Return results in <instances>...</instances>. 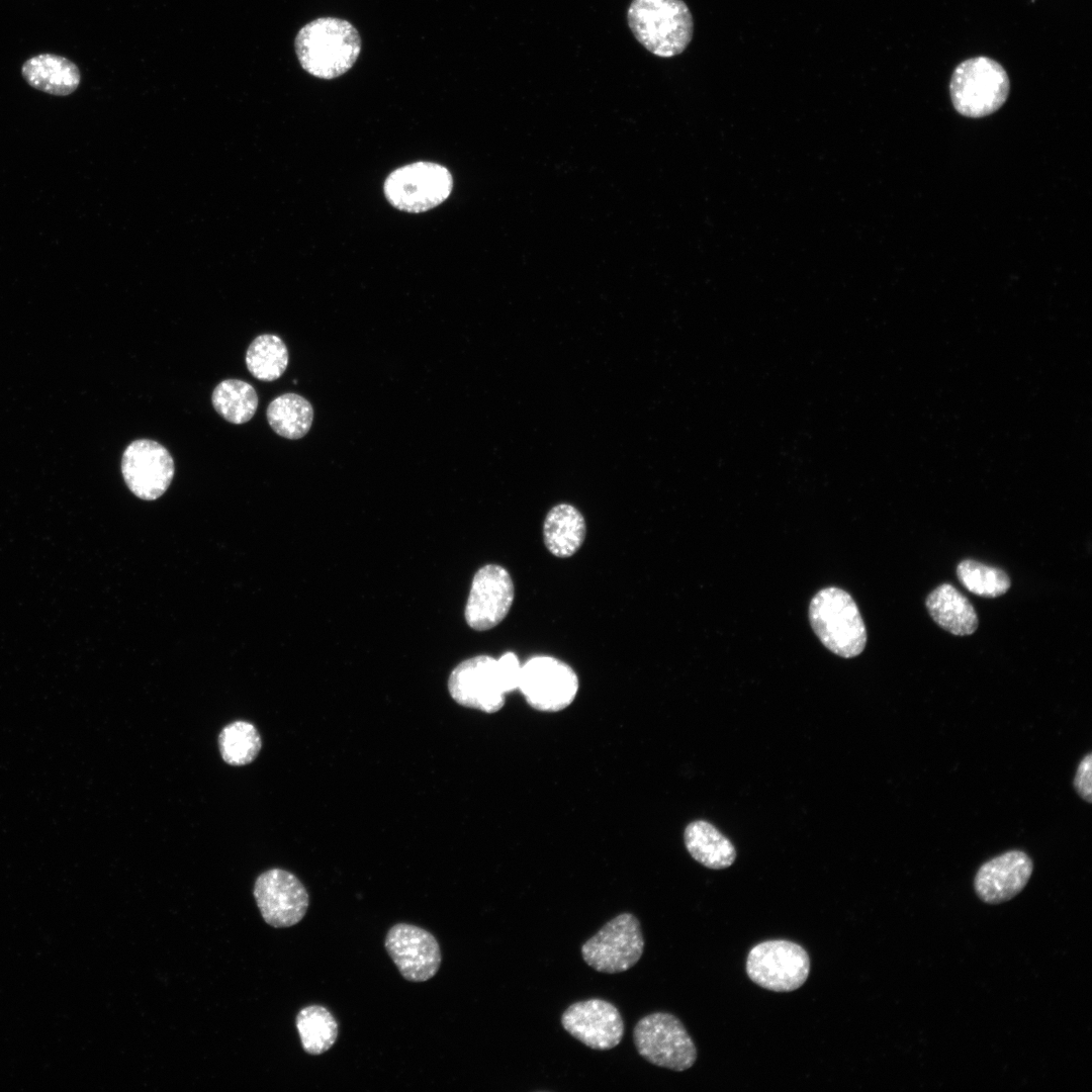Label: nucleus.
Here are the masks:
<instances>
[{
    "label": "nucleus",
    "instance_id": "f257e3e1",
    "mask_svg": "<svg viewBox=\"0 0 1092 1092\" xmlns=\"http://www.w3.org/2000/svg\"><path fill=\"white\" fill-rule=\"evenodd\" d=\"M521 666L514 652H506L498 659L477 655L451 671L448 691L463 707L494 713L504 707L506 694L518 690Z\"/></svg>",
    "mask_w": 1092,
    "mask_h": 1092
},
{
    "label": "nucleus",
    "instance_id": "f03ea898",
    "mask_svg": "<svg viewBox=\"0 0 1092 1092\" xmlns=\"http://www.w3.org/2000/svg\"><path fill=\"white\" fill-rule=\"evenodd\" d=\"M294 48L305 72L330 80L353 67L361 52V37L349 21L321 17L306 23L298 31Z\"/></svg>",
    "mask_w": 1092,
    "mask_h": 1092
},
{
    "label": "nucleus",
    "instance_id": "7ed1b4c3",
    "mask_svg": "<svg viewBox=\"0 0 1092 1092\" xmlns=\"http://www.w3.org/2000/svg\"><path fill=\"white\" fill-rule=\"evenodd\" d=\"M627 21L635 38L660 58L681 54L694 33L693 16L684 0H632Z\"/></svg>",
    "mask_w": 1092,
    "mask_h": 1092
},
{
    "label": "nucleus",
    "instance_id": "20e7f679",
    "mask_svg": "<svg viewBox=\"0 0 1092 1092\" xmlns=\"http://www.w3.org/2000/svg\"><path fill=\"white\" fill-rule=\"evenodd\" d=\"M809 620L821 643L832 653L851 658L867 644L864 622L852 597L828 586L820 589L809 605Z\"/></svg>",
    "mask_w": 1092,
    "mask_h": 1092
},
{
    "label": "nucleus",
    "instance_id": "39448f33",
    "mask_svg": "<svg viewBox=\"0 0 1092 1092\" xmlns=\"http://www.w3.org/2000/svg\"><path fill=\"white\" fill-rule=\"evenodd\" d=\"M1010 80L997 61L979 56L967 59L953 70L949 94L962 115L979 118L997 111L1006 101Z\"/></svg>",
    "mask_w": 1092,
    "mask_h": 1092
},
{
    "label": "nucleus",
    "instance_id": "423d86ee",
    "mask_svg": "<svg viewBox=\"0 0 1092 1092\" xmlns=\"http://www.w3.org/2000/svg\"><path fill=\"white\" fill-rule=\"evenodd\" d=\"M633 1039L638 1054L647 1062L676 1072L690 1069L697 1050L680 1020L670 1013L655 1012L635 1025Z\"/></svg>",
    "mask_w": 1092,
    "mask_h": 1092
},
{
    "label": "nucleus",
    "instance_id": "0eeeda50",
    "mask_svg": "<svg viewBox=\"0 0 1092 1092\" xmlns=\"http://www.w3.org/2000/svg\"><path fill=\"white\" fill-rule=\"evenodd\" d=\"M453 178L447 168L432 162H416L391 172L383 186L388 202L406 212H423L444 202L451 194Z\"/></svg>",
    "mask_w": 1092,
    "mask_h": 1092
},
{
    "label": "nucleus",
    "instance_id": "6e6552de",
    "mask_svg": "<svg viewBox=\"0 0 1092 1092\" xmlns=\"http://www.w3.org/2000/svg\"><path fill=\"white\" fill-rule=\"evenodd\" d=\"M746 973L763 989L792 992L804 985L810 973V959L799 944L783 939L767 940L748 952Z\"/></svg>",
    "mask_w": 1092,
    "mask_h": 1092
},
{
    "label": "nucleus",
    "instance_id": "1a4fd4ad",
    "mask_svg": "<svg viewBox=\"0 0 1092 1092\" xmlns=\"http://www.w3.org/2000/svg\"><path fill=\"white\" fill-rule=\"evenodd\" d=\"M643 950L639 920L631 913H621L582 944L581 956L594 970L617 974L636 965Z\"/></svg>",
    "mask_w": 1092,
    "mask_h": 1092
},
{
    "label": "nucleus",
    "instance_id": "9d476101",
    "mask_svg": "<svg viewBox=\"0 0 1092 1092\" xmlns=\"http://www.w3.org/2000/svg\"><path fill=\"white\" fill-rule=\"evenodd\" d=\"M578 677L564 661L539 655L522 666L518 689L535 710L558 712L568 707L578 691Z\"/></svg>",
    "mask_w": 1092,
    "mask_h": 1092
},
{
    "label": "nucleus",
    "instance_id": "9b49d317",
    "mask_svg": "<svg viewBox=\"0 0 1092 1092\" xmlns=\"http://www.w3.org/2000/svg\"><path fill=\"white\" fill-rule=\"evenodd\" d=\"M175 465L170 452L150 439L132 441L121 457V473L129 490L145 500H154L171 484Z\"/></svg>",
    "mask_w": 1092,
    "mask_h": 1092
},
{
    "label": "nucleus",
    "instance_id": "f8f14e48",
    "mask_svg": "<svg viewBox=\"0 0 1092 1092\" xmlns=\"http://www.w3.org/2000/svg\"><path fill=\"white\" fill-rule=\"evenodd\" d=\"M514 598L515 585L509 571L497 564L482 566L472 579L464 612L466 623L476 631L495 627L510 612Z\"/></svg>",
    "mask_w": 1092,
    "mask_h": 1092
},
{
    "label": "nucleus",
    "instance_id": "ddd939ff",
    "mask_svg": "<svg viewBox=\"0 0 1092 1092\" xmlns=\"http://www.w3.org/2000/svg\"><path fill=\"white\" fill-rule=\"evenodd\" d=\"M254 897L262 917L273 927H290L298 923L308 908V894L303 884L281 869L268 870L257 878Z\"/></svg>",
    "mask_w": 1092,
    "mask_h": 1092
},
{
    "label": "nucleus",
    "instance_id": "4468645a",
    "mask_svg": "<svg viewBox=\"0 0 1092 1092\" xmlns=\"http://www.w3.org/2000/svg\"><path fill=\"white\" fill-rule=\"evenodd\" d=\"M384 944L390 959L407 981H428L440 968V946L436 938L421 927L397 923L388 930Z\"/></svg>",
    "mask_w": 1092,
    "mask_h": 1092
},
{
    "label": "nucleus",
    "instance_id": "2eb2a0df",
    "mask_svg": "<svg viewBox=\"0 0 1092 1092\" xmlns=\"http://www.w3.org/2000/svg\"><path fill=\"white\" fill-rule=\"evenodd\" d=\"M561 1024L571 1036L599 1051L617 1046L624 1034L623 1018L617 1007L599 998L571 1004L563 1012Z\"/></svg>",
    "mask_w": 1092,
    "mask_h": 1092
},
{
    "label": "nucleus",
    "instance_id": "dca6fc26",
    "mask_svg": "<svg viewBox=\"0 0 1092 1092\" xmlns=\"http://www.w3.org/2000/svg\"><path fill=\"white\" fill-rule=\"evenodd\" d=\"M1032 871V860L1024 851H1006L980 867L974 880L975 891L989 904L1008 901L1023 890Z\"/></svg>",
    "mask_w": 1092,
    "mask_h": 1092
},
{
    "label": "nucleus",
    "instance_id": "f3484780",
    "mask_svg": "<svg viewBox=\"0 0 1092 1092\" xmlns=\"http://www.w3.org/2000/svg\"><path fill=\"white\" fill-rule=\"evenodd\" d=\"M21 74L32 88L56 96L72 94L81 81L77 65L54 54H40L28 59L21 67Z\"/></svg>",
    "mask_w": 1092,
    "mask_h": 1092
},
{
    "label": "nucleus",
    "instance_id": "a211bd4d",
    "mask_svg": "<svg viewBox=\"0 0 1092 1092\" xmlns=\"http://www.w3.org/2000/svg\"><path fill=\"white\" fill-rule=\"evenodd\" d=\"M925 605L934 622L953 635H971L978 628L979 620L973 605L949 583L935 587L927 596Z\"/></svg>",
    "mask_w": 1092,
    "mask_h": 1092
},
{
    "label": "nucleus",
    "instance_id": "6ab92c4d",
    "mask_svg": "<svg viewBox=\"0 0 1092 1092\" xmlns=\"http://www.w3.org/2000/svg\"><path fill=\"white\" fill-rule=\"evenodd\" d=\"M586 524L582 514L569 504L554 506L543 524V539L547 550L558 558L572 556L583 544Z\"/></svg>",
    "mask_w": 1092,
    "mask_h": 1092
},
{
    "label": "nucleus",
    "instance_id": "aec40b11",
    "mask_svg": "<svg viewBox=\"0 0 1092 1092\" xmlns=\"http://www.w3.org/2000/svg\"><path fill=\"white\" fill-rule=\"evenodd\" d=\"M684 839L692 857L706 868L722 870L735 860L736 851L732 842L707 821L690 823L685 829Z\"/></svg>",
    "mask_w": 1092,
    "mask_h": 1092
},
{
    "label": "nucleus",
    "instance_id": "412c9836",
    "mask_svg": "<svg viewBox=\"0 0 1092 1092\" xmlns=\"http://www.w3.org/2000/svg\"><path fill=\"white\" fill-rule=\"evenodd\" d=\"M266 416L276 434L297 440L308 433L313 421V408L306 398L289 392L274 398L267 407Z\"/></svg>",
    "mask_w": 1092,
    "mask_h": 1092
},
{
    "label": "nucleus",
    "instance_id": "4be33fe9",
    "mask_svg": "<svg viewBox=\"0 0 1092 1092\" xmlns=\"http://www.w3.org/2000/svg\"><path fill=\"white\" fill-rule=\"evenodd\" d=\"M211 401L216 413L225 421L241 425L253 418L259 398L250 383L241 379H225L213 389Z\"/></svg>",
    "mask_w": 1092,
    "mask_h": 1092
},
{
    "label": "nucleus",
    "instance_id": "5701e85b",
    "mask_svg": "<svg viewBox=\"0 0 1092 1092\" xmlns=\"http://www.w3.org/2000/svg\"><path fill=\"white\" fill-rule=\"evenodd\" d=\"M302 1049L313 1056L329 1051L338 1037V1023L332 1013L324 1006L310 1005L301 1009L296 1016Z\"/></svg>",
    "mask_w": 1092,
    "mask_h": 1092
},
{
    "label": "nucleus",
    "instance_id": "b1692460",
    "mask_svg": "<svg viewBox=\"0 0 1092 1092\" xmlns=\"http://www.w3.org/2000/svg\"><path fill=\"white\" fill-rule=\"evenodd\" d=\"M289 354L283 340L276 335L256 337L246 353L249 372L262 381H273L282 376L288 365Z\"/></svg>",
    "mask_w": 1092,
    "mask_h": 1092
},
{
    "label": "nucleus",
    "instance_id": "393cba45",
    "mask_svg": "<svg viewBox=\"0 0 1092 1092\" xmlns=\"http://www.w3.org/2000/svg\"><path fill=\"white\" fill-rule=\"evenodd\" d=\"M222 759L231 765L252 762L261 749V737L256 727L247 721H235L226 725L218 736Z\"/></svg>",
    "mask_w": 1092,
    "mask_h": 1092
},
{
    "label": "nucleus",
    "instance_id": "a878e982",
    "mask_svg": "<svg viewBox=\"0 0 1092 1092\" xmlns=\"http://www.w3.org/2000/svg\"><path fill=\"white\" fill-rule=\"evenodd\" d=\"M957 575L968 590L983 598L1000 597L1011 585L1004 570L971 559L959 563Z\"/></svg>",
    "mask_w": 1092,
    "mask_h": 1092
},
{
    "label": "nucleus",
    "instance_id": "bb28decb",
    "mask_svg": "<svg viewBox=\"0 0 1092 1092\" xmlns=\"http://www.w3.org/2000/svg\"><path fill=\"white\" fill-rule=\"evenodd\" d=\"M1092 754L1087 753L1080 761L1074 778V788L1078 795L1088 803L1092 802Z\"/></svg>",
    "mask_w": 1092,
    "mask_h": 1092
}]
</instances>
